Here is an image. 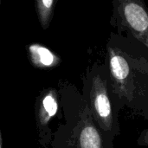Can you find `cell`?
I'll use <instances>...</instances> for the list:
<instances>
[{
    "label": "cell",
    "mask_w": 148,
    "mask_h": 148,
    "mask_svg": "<svg viewBox=\"0 0 148 148\" xmlns=\"http://www.w3.org/2000/svg\"><path fill=\"white\" fill-rule=\"evenodd\" d=\"M137 144L141 147H148V128L141 132L137 140Z\"/></svg>",
    "instance_id": "ba28073f"
},
{
    "label": "cell",
    "mask_w": 148,
    "mask_h": 148,
    "mask_svg": "<svg viewBox=\"0 0 148 148\" xmlns=\"http://www.w3.org/2000/svg\"><path fill=\"white\" fill-rule=\"evenodd\" d=\"M77 148H106L100 130L95 123L88 106L82 113L78 124Z\"/></svg>",
    "instance_id": "277c9868"
},
{
    "label": "cell",
    "mask_w": 148,
    "mask_h": 148,
    "mask_svg": "<svg viewBox=\"0 0 148 148\" xmlns=\"http://www.w3.org/2000/svg\"><path fill=\"white\" fill-rule=\"evenodd\" d=\"M112 23L126 30L148 49V7L144 0H112Z\"/></svg>",
    "instance_id": "7a4b0ae2"
},
{
    "label": "cell",
    "mask_w": 148,
    "mask_h": 148,
    "mask_svg": "<svg viewBox=\"0 0 148 148\" xmlns=\"http://www.w3.org/2000/svg\"><path fill=\"white\" fill-rule=\"evenodd\" d=\"M28 50L33 65L37 68H54L61 62L60 57L44 46L33 44L29 46Z\"/></svg>",
    "instance_id": "8992f818"
},
{
    "label": "cell",
    "mask_w": 148,
    "mask_h": 148,
    "mask_svg": "<svg viewBox=\"0 0 148 148\" xmlns=\"http://www.w3.org/2000/svg\"><path fill=\"white\" fill-rule=\"evenodd\" d=\"M0 148H2V135H1V132H0Z\"/></svg>",
    "instance_id": "9c48e42d"
},
{
    "label": "cell",
    "mask_w": 148,
    "mask_h": 148,
    "mask_svg": "<svg viewBox=\"0 0 148 148\" xmlns=\"http://www.w3.org/2000/svg\"><path fill=\"white\" fill-rule=\"evenodd\" d=\"M111 88L120 97L133 99L130 85V66L124 55L114 48H108Z\"/></svg>",
    "instance_id": "3957f363"
},
{
    "label": "cell",
    "mask_w": 148,
    "mask_h": 148,
    "mask_svg": "<svg viewBox=\"0 0 148 148\" xmlns=\"http://www.w3.org/2000/svg\"><path fill=\"white\" fill-rule=\"evenodd\" d=\"M57 0H35V8L39 23L42 29H47L53 19Z\"/></svg>",
    "instance_id": "52a82bcc"
},
{
    "label": "cell",
    "mask_w": 148,
    "mask_h": 148,
    "mask_svg": "<svg viewBox=\"0 0 148 148\" xmlns=\"http://www.w3.org/2000/svg\"><path fill=\"white\" fill-rule=\"evenodd\" d=\"M110 78L101 70L93 72L89 76L88 106L93 120L100 130L106 148H113V141L120 134L117 115L110 96Z\"/></svg>",
    "instance_id": "6da1fadb"
},
{
    "label": "cell",
    "mask_w": 148,
    "mask_h": 148,
    "mask_svg": "<svg viewBox=\"0 0 148 148\" xmlns=\"http://www.w3.org/2000/svg\"><path fill=\"white\" fill-rule=\"evenodd\" d=\"M57 93L55 89H49L39 101L37 108V121L40 127L44 128L57 112Z\"/></svg>",
    "instance_id": "5b68a950"
},
{
    "label": "cell",
    "mask_w": 148,
    "mask_h": 148,
    "mask_svg": "<svg viewBox=\"0 0 148 148\" xmlns=\"http://www.w3.org/2000/svg\"><path fill=\"white\" fill-rule=\"evenodd\" d=\"M0 2H1V0H0Z\"/></svg>",
    "instance_id": "30bf717a"
}]
</instances>
